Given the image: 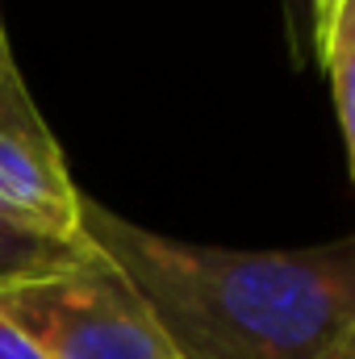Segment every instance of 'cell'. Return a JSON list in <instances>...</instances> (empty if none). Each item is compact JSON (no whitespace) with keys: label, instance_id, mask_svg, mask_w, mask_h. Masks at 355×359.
Instances as JSON below:
<instances>
[{"label":"cell","instance_id":"277c9868","mask_svg":"<svg viewBox=\"0 0 355 359\" xmlns=\"http://www.w3.org/2000/svg\"><path fill=\"white\" fill-rule=\"evenodd\" d=\"M88 255L84 238H67L55 230H42L0 205V292L34 284L42 276L72 268L76 259Z\"/></svg>","mask_w":355,"mask_h":359},{"label":"cell","instance_id":"52a82bcc","mask_svg":"<svg viewBox=\"0 0 355 359\" xmlns=\"http://www.w3.org/2000/svg\"><path fill=\"white\" fill-rule=\"evenodd\" d=\"M335 4H339V0H314V21H318V29H322V25L330 21V13H335Z\"/></svg>","mask_w":355,"mask_h":359},{"label":"cell","instance_id":"6da1fadb","mask_svg":"<svg viewBox=\"0 0 355 359\" xmlns=\"http://www.w3.org/2000/svg\"><path fill=\"white\" fill-rule=\"evenodd\" d=\"M80 238L130 280L180 359H339L355 330V238L301 251L201 247L88 192Z\"/></svg>","mask_w":355,"mask_h":359},{"label":"cell","instance_id":"ba28073f","mask_svg":"<svg viewBox=\"0 0 355 359\" xmlns=\"http://www.w3.org/2000/svg\"><path fill=\"white\" fill-rule=\"evenodd\" d=\"M339 359H355V330H351V339L343 343V351H339Z\"/></svg>","mask_w":355,"mask_h":359},{"label":"cell","instance_id":"8992f818","mask_svg":"<svg viewBox=\"0 0 355 359\" xmlns=\"http://www.w3.org/2000/svg\"><path fill=\"white\" fill-rule=\"evenodd\" d=\"M0 359H46L42 355V347L0 309Z\"/></svg>","mask_w":355,"mask_h":359},{"label":"cell","instance_id":"3957f363","mask_svg":"<svg viewBox=\"0 0 355 359\" xmlns=\"http://www.w3.org/2000/svg\"><path fill=\"white\" fill-rule=\"evenodd\" d=\"M80 196L59 138L21 80L0 17V205L42 230L80 238Z\"/></svg>","mask_w":355,"mask_h":359},{"label":"cell","instance_id":"5b68a950","mask_svg":"<svg viewBox=\"0 0 355 359\" xmlns=\"http://www.w3.org/2000/svg\"><path fill=\"white\" fill-rule=\"evenodd\" d=\"M318 42H322V59L330 72V92H335L343 142H347V163H351L355 180V0L335 4L330 21L318 29Z\"/></svg>","mask_w":355,"mask_h":359},{"label":"cell","instance_id":"7a4b0ae2","mask_svg":"<svg viewBox=\"0 0 355 359\" xmlns=\"http://www.w3.org/2000/svg\"><path fill=\"white\" fill-rule=\"evenodd\" d=\"M0 309L46 359H180L130 280L92 247L72 268L0 292Z\"/></svg>","mask_w":355,"mask_h":359}]
</instances>
